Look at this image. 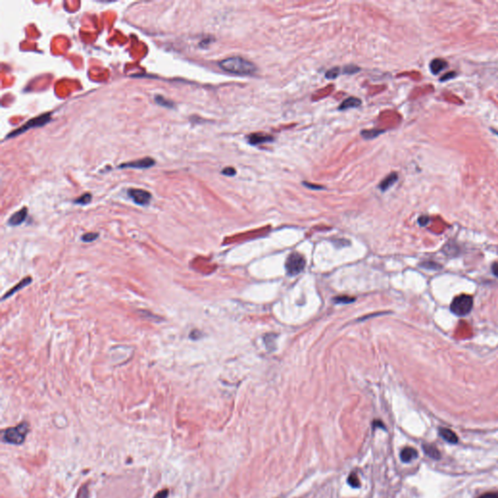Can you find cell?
Returning <instances> with one entry per match:
<instances>
[{
    "label": "cell",
    "mask_w": 498,
    "mask_h": 498,
    "mask_svg": "<svg viewBox=\"0 0 498 498\" xmlns=\"http://www.w3.org/2000/svg\"><path fill=\"white\" fill-rule=\"evenodd\" d=\"M27 216H28V208H22L21 210H19L18 212L14 213V214L10 217V219H9V222H8V223H9L11 226H18V225L22 224V223L26 220Z\"/></svg>",
    "instance_id": "ba28073f"
},
{
    "label": "cell",
    "mask_w": 498,
    "mask_h": 498,
    "mask_svg": "<svg viewBox=\"0 0 498 498\" xmlns=\"http://www.w3.org/2000/svg\"><path fill=\"white\" fill-rule=\"evenodd\" d=\"M353 301H354L353 298H349V297H346V296L335 298V302L339 303V304H348V303H352Z\"/></svg>",
    "instance_id": "603a6c76"
},
{
    "label": "cell",
    "mask_w": 498,
    "mask_h": 498,
    "mask_svg": "<svg viewBox=\"0 0 498 498\" xmlns=\"http://www.w3.org/2000/svg\"><path fill=\"white\" fill-rule=\"evenodd\" d=\"M222 173H223L224 175H227V176H234V175H236L237 171H236V169H235V168H233V167H226V168H224V169L222 170Z\"/></svg>",
    "instance_id": "cb8c5ba5"
},
{
    "label": "cell",
    "mask_w": 498,
    "mask_h": 498,
    "mask_svg": "<svg viewBox=\"0 0 498 498\" xmlns=\"http://www.w3.org/2000/svg\"><path fill=\"white\" fill-rule=\"evenodd\" d=\"M168 496V492L167 490H165V491H161L159 492L157 495L155 496V498H166Z\"/></svg>",
    "instance_id": "484cf974"
},
{
    "label": "cell",
    "mask_w": 498,
    "mask_h": 498,
    "mask_svg": "<svg viewBox=\"0 0 498 498\" xmlns=\"http://www.w3.org/2000/svg\"><path fill=\"white\" fill-rule=\"evenodd\" d=\"M439 435L441 436L444 440H446L447 442L452 443V444H456L458 442V438H457L456 434L448 428H440Z\"/></svg>",
    "instance_id": "7c38bea8"
},
{
    "label": "cell",
    "mask_w": 498,
    "mask_h": 498,
    "mask_svg": "<svg viewBox=\"0 0 498 498\" xmlns=\"http://www.w3.org/2000/svg\"><path fill=\"white\" fill-rule=\"evenodd\" d=\"M456 75V72H449V73H447L446 75H444V76L442 77L441 81H447V80H449V79H452V78H453V77H455Z\"/></svg>",
    "instance_id": "d4e9b609"
},
{
    "label": "cell",
    "mask_w": 498,
    "mask_h": 498,
    "mask_svg": "<svg viewBox=\"0 0 498 498\" xmlns=\"http://www.w3.org/2000/svg\"><path fill=\"white\" fill-rule=\"evenodd\" d=\"M492 271H493V273H494V275H495V276H496V277H497V278H498V262H497V263H494V264H493V266H492Z\"/></svg>",
    "instance_id": "f1b7e54d"
},
{
    "label": "cell",
    "mask_w": 498,
    "mask_h": 498,
    "mask_svg": "<svg viewBox=\"0 0 498 498\" xmlns=\"http://www.w3.org/2000/svg\"><path fill=\"white\" fill-rule=\"evenodd\" d=\"M479 498H498V494H494V493H489V494H485L483 496H481Z\"/></svg>",
    "instance_id": "83f0119b"
},
{
    "label": "cell",
    "mask_w": 498,
    "mask_h": 498,
    "mask_svg": "<svg viewBox=\"0 0 498 498\" xmlns=\"http://www.w3.org/2000/svg\"><path fill=\"white\" fill-rule=\"evenodd\" d=\"M219 66L226 72L237 75H252L257 71L254 63L242 57H231L219 62Z\"/></svg>",
    "instance_id": "6da1fadb"
},
{
    "label": "cell",
    "mask_w": 498,
    "mask_h": 498,
    "mask_svg": "<svg viewBox=\"0 0 498 498\" xmlns=\"http://www.w3.org/2000/svg\"><path fill=\"white\" fill-rule=\"evenodd\" d=\"M448 67V62L442 59H435L430 62V70L433 74H438Z\"/></svg>",
    "instance_id": "5bb4252c"
},
{
    "label": "cell",
    "mask_w": 498,
    "mask_h": 498,
    "mask_svg": "<svg viewBox=\"0 0 498 498\" xmlns=\"http://www.w3.org/2000/svg\"><path fill=\"white\" fill-rule=\"evenodd\" d=\"M423 450H424V453L428 456H430V457H432L434 459H439L440 458V453H439V451L436 449L435 447L427 444V445L423 446Z\"/></svg>",
    "instance_id": "2e32d148"
},
{
    "label": "cell",
    "mask_w": 498,
    "mask_h": 498,
    "mask_svg": "<svg viewBox=\"0 0 498 498\" xmlns=\"http://www.w3.org/2000/svg\"><path fill=\"white\" fill-rule=\"evenodd\" d=\"M400 457H401V459H402L403 462H410L413 459H415V458L417 457V452L414 448L407 447V448H405V449L402 450Z\"/></svg>",
    "instance_id": "8fae6325"
},
{
    "label": "cell",
    "mask_w": 498,
    "mask_h": 498,
    "mask_svg": "<svg viewBox=\"0 0 498 498\" xmlns=\"http://www.w3.org/2000/svg\"><path fill=\"white\" fill-rule=\"evenodd\" d=\"M31 281H32V280H31V278H27V279H25V280H22V281H21L20 283H18V284H17V285H16V286H15V287H14L13 289H11V290L9 291V293H7V294H6V295H5L4 297H3V300H5L6 298H8V297L12 296V295H13L14 293H16L17 291L21 290L22 288L26 287L27 285H29V284L31 283Z\"/></svg>",
    "instance_id": "9a60e30c"
},
{
    "label": "cell",
    "mask_w": 498,
    "mask_h": 498,
    "mask_svg": "<svg viewBox=\"0 0 498 498\" xmlns=\"http://www.w3.org/2000/svg\"><path fill=\"white\" fill-rule=\"evenodd\" d=\"M398 180V174L396 172H392L390 173L388 176H386L379 184L378 188L381 190V191H386L388 190L390 187L392 186L394 183H396V181Z\"/></svg>",
    "instance_id": "30bf717a"
},
{
    "label": "cell",
    "mask_w": 498,
    "mask_h": 498,
    "mask_svg": "<svg viewBox=\"0 0 498 498\" xmlns=\"http://www.w3.org/2000/svg\"><path fill=\"white\" fill-rule=\"evenodd\" d=\"M383 130H378V129H371V130H363L361 132V134L363 135L364 138L366 139H372V138H374L376 137L377 135H379L380 133H382Z\"/></svg>",
    "instance_id": "ac0fdd59"
},
{
    "label": "cell",
    "mask_w": 498,
    "mask_h": 498,
    "mask_svg": "<svg viewBox=\"0 0 498 498\" xmlns=\"http://www.w3.org/2000/svg\"><path fill=\"white\" fill-rule=\"evenodd\" d=\"M51 121V113H46V114H43V115H40L36 118H33L30 120L28 123L24 124L22 127L12 131L8 136L7 138H12L14 136H17L19 134H22L24 133L25 131L31 129V128H33V127H36V126H42L44 124L49 123Z\"/></svg>",
    "instance_id": "5b68a950"
},
{
    "label": "cell",
    "mask_w": 498,
    "mask_h": 498,
    "mask_svg": "<svg viewBox=\"0 0 498 498\" xmlns=\"http://www.w3.org/2000/svg\"><path fill=\"white\" fill-rule=\"evenodd\" d=\"M156 162L154 159L150 157H146L140 160H136L133 162L129 163H124L119 166V168H137V169H144V168H149L153 166H155Z\"/></svg>",
    "instance_id": "52a82bcc"
},
{
    "label": "cell",
    "mask_w": 498,
    "mask_h": 498,
    "mask_svg": "<svg viewBox=\"0 0 498 498\" xmlns=\"http://www.w3.org/2000/svg\"><path fill=\"white\" fill-rule=\"evenodd\" d=\"M428 221H429V218L427 216H421L418 219V223L420 226H425L428 223Z\"/></svg>",
    "instance_id": "4316f807"
},
{
    "label": "cell",
    "mask_w": 498,
    "mask_h": 498,
    "mask_svg": "<svg viewBox=\"0 0 498 498\" xmlns=\"http://www.w3.org/2000/svg\"><path fill=\"white\" fill-rule=\"evenodd\" d=\"M304 184H305L306 186L309 187V188H311V189H316V190H319V189H322V188H323V187L321 186H314V185H311L310 183H304Z\"/></svg>",
    "instance_id": "f546056e"
},
{
    "label": "cell",
    "mask_w": 498,
    "mask_h": 498,
    "mask_svg": "<svg viewBox=\"0 0 498 498\" xmlns=\"http://www.w3.org/2000/svg\"><path fill=\"white\" fill-rule=\"evenodd\" d=\"M249 140L250 144L257 145V144H260V143L273 141L274 137L271 136V135L265 134V133H253V134L249 135Z\"/></svg>",
    "instance_id": "9c48e42d"
},
{
    "label": "cell",
    "mask_w": 498,
    "mask_h": 498,
    "mask_svg": "<svg viewBox=\"0 0 498 498\" xmlns=\"http://www.w3.org/2000/svg\"><path fill=\"white\" fill-rule=\"evenodd\" d=\"M127 196L136 204L139 206H147L150 204V201L152 199V196L149 192L142 190V189H128L127 190Z\"/></svg>",
    "instance_id": "8992f818"
},
{
    "label": "cell",
    "mask_w": 498,
    "mask_h": 498,
    "mask_svg": "<svg viewBox=\"0 0 498 498\" xmlns=\"http://www.w3.org/2000/svg\"><path fill=\"white\" fill-rule=\"evenodd\" d=\"M92 201V195L90 193H87V194H84L83 196H81L80 198L76 199L74 201L75 204H78V205H88L89 203H91Z\"/></svg>",
    "instance_id": "d6986e66"
},
{
    "label": "cell",
    "mask_w": 498,
    "mask_h": 498,
    "mask_svg": "<svg viewBox=\"0 0 498 498\" xmlns=\"http://www.w3.org/2000/svg\"><path fill=\"white\" fill-rule=\"evenodd\" d=\"M305 267H306V259L302 254L298 252H293L288 256L285 268L289 276L292 277L297 276L305 269Z\"/></svg>",
    "instance_id": "3957f363"
},
{
    "label": "cell",
    "mask_w": 498,
    "mask_h": 498,
    "mask_svg": "<svg viewBox=\"0 0 498 498\" xmlns=\"http://www.w3.org/2000/svg\"><path fill=\"white\" fill-rule=\"evenodd\" d=\"M339 73H340V69L338 67H335V68L329 70L326 73V78H328V79H335V78H337V76L339 75Z\"/></svg>",
    "instance_id": "7402d4cb"
},
{
    "label": "cell",
    "mask_w": 498,
    "mask_h": 498,
    "mask_svg": "<svg viewBox=\"0 0 498 498\" xmlns=\"http://www.w3.org/2000/svg\"><path fill=\"white\" fill-rule=\"evenodd\" d=\"M155 100L156 102H157L158 104H160L161 106L167 107V108H172V107H174V104H173L171 101H169V100L166 99V98H165L164 96H162V95H159V94H158V95H156Z\"/></svg>",
    "instance_id": "e0dca14e"
},
{
    "label": "cell",
    "mask_w": 498,
    "mask_h": 498,
    "mask_svg": "<svg viewBox=\"0 0 498 498\" xmlns=\"http://www.w3.org/2000/svg\"><path fill=\"white\" fill-rule=\"evenodd\" d=\"M361 105V100L357 97H348L346 98L339 107V110H346L349 108H355Z\"/></svg>",
    "instance_id": "4fadbf2b"
},
{
    "label": "cell",
    "mask_w": 498,
    "mask_h": 498,
    "mask_svg": "<svg viewBox=\"0 0 498 498\" xmlns=\"http://www.w3.org/2000/svg\"><path fill=\"white\" fill-rule=\"evenodd\" d=\"M29 431V426L27 423H22L17 427L8 428L4 433V439L8 443L20 445L25 441L26 435Z\"/></svg>",
    "instance_id": "277c9868"
},
{
    "label": "cell",
    "mask_w": 498,
    "mask_h": 498,
    "mask_svg": "<svg viewBox=\"0 0 498 498\" xmlns=\"http://www.w3.org/2000/svg\"><path fill=\"white\" fill-rule=\"evenodd\" d=\"M474 301L470 295L462 294L456 297L451 304V311L457 316H465L473 309Z\"/></svg>",
    "instance_id": "7a4b0ae2"
},
{
    "label": "cell",
    "mask_w": 498,
    "mask_h": 498,
    "mask_svg": "<svg viewBox=\"0 0 498 498\" xmlns=\"http://www.w3.org/2000/svg\"><path fill=\"white\" fill-rule=\"evenodd\" d=\"M97 237H98L97 233H88V234H85L82 236V241L86 242V243H91V242L95 241L97 239Z\"/></svg>",
    "instance_id": "44dd1931"
},
{
    "label": "cell",
    "mask_w": 498,
    "mask_h": 498,
    "mask_svg": "<svg viewBox=\"0 0 498 498\" xmlns=\"http://www.w3.org/2000/svg\"><path fill=\"white\" fill-rule=\"evenodd\" d=\"M348 484L352 487V488H359L360 487V481L357 477V475L355 473H351L350 476L348 477Z\"/></svg>",
    "instance_id": "ffe728a7"
}]
</instances>
